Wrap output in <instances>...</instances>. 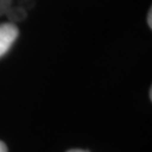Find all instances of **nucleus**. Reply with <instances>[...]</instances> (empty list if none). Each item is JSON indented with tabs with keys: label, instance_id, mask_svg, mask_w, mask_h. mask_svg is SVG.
I'll list each match as a JSON object with an SVG mask.
<instances>
[{
	"label": "nucleus",
	"instance_id": "20e7f679",
	"mask_svg": "<svg viewBox=\"0 0 152 152\" xmlns=\"http://www.w3.org/2000/svg\"><path fill=\"white\" fill-rule=\"evenodd\" d=\"M0 152H8L7 145L2 141H0Z\"/></svg>",
	"mask_w": 152,
	"mask_h": 152
},
{
	"label": "nucleus",
	"instance_id": "39448f33",
	"mask_svg": "<svg viewBox=\"0 0 152 152\" xmlns=\"http://www.w3.org/2000/svg\"><path fill=\"white\" fill-rule=\"evenodd\" d=\"M68 152H89V151H86V150H80V149H72V150H69Z\"/></svg>",
	"mask_w": 152,
	"mask_h": 152
},
{
	"label": "nucleus",
	"instance_id": "7ed1b4c3",
	"mask_svg": "<svg viewBox=\"0 0 152 152\" xmlns=\"http://www.w3.org/2000/svg\"><path fill=\"white\" fill-rule=\"evenodd\" d=\"M12 0H0V16L6 14V11L11 7Z\"/></svg>",
	"mask_w": 152,
	"mask_h": 152
},
{
	"label": "nucleus",
	"instance_id": "f257e3e1",
	"mask_svg": "<svg viewBox=\"0 0 152 152\" xmlns=\"http://www.w3.org/2000/svg\"><path fill=\"white\" fill-rule=\"evenodd\" d=\"M19 35V29L14 23L0 24V58L9 51Z\"/></svg>",
	"mask_w": 152,
	"mask_h": 152
},
{
	"label": "nucleus",
	"instance_id": "f03ea898",
	"mask_svg": "<svg viewBox=\"0 0 152 152\" xmlns=\"http://www.w3.org/2000/svg\"><path fill=\"white\" fill-rule=\"evenodd\" d=\"M6 15L9 19H12V20H22L26 17V11L22 7H10L6 11Z\"/></svg>",
	"mask_w": 152,
	"mask_h": 152
},
{
	"label": "nucleus",
	"instance_id": "423d86ee",
	"mask_svg": "<svg viewBox=\"0 0 152 152\" xmlns=\"http://www.w3.org/2000/svg\"><path fill=\"white\" fill-rule=\"evenodd\" d=\"M151 15H152V12H151V9L149 10V26L151 27L152 26V24H151Z\"/></svg>",
	"mask_w": 152,
	"mask_h": 152
}]
</instances>
